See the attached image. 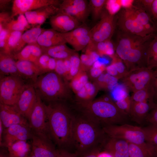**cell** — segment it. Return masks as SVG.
Masks as SVG:
<instances>
[{
  "label": "cell",
  "mask_w": 157,
  "mask_h": 157,
  "mask_svg": "<svg viewBox=\"0 0 157 157\" xmlns=\"http://www.w3.org/2000/svg\"><path fill=\"white\" fill-rule=\"evenodd\" d=\"M155 25L156 26V27L157 28V21L155 23Z\"/></svg>",
  "instance_id": "obj_64"
},
{
  "label": "cell",
  "mask_w": 157,
  "mask_h": 157,
  "mask_svg": "<svg viewBox=\"0 0 157 157\" xmlns=\"http://www.w3.org/2000/svg\"><path fill=\"white\" fill-rule=\"evenodd\" d=\"M150 86L153 92V99L154 102H157V67L154 70Z\"/></svg>",
  "instance_id": "obj_51"
},
{
  "label": "cell",
  "mask_w": 157,
  "mask_h": 157,
  "mask_svg": "<svg viewBox=\"0 0 157 157\" xmlns=\"http://www.w3.org/2000/svg\"><path fill=\"white\" fill-rule=\"evenodd\" d=\"M131 5L123 7L116 16V25L119 31L142 37L153 34L151 33L138 20L132 10Z\"/></svg>",
  "instance_id": "obj_8"
},
{
  "label": "cell",
  "mask_w": 157,
  "mask_h": 157,
  "mask_svg": "<svg viewBox=\"0 0 157 157\" xmlns=\"http://www.w3.org/2000/svg\"><path fill=\"white\" fill-rule=\"evenodd\" d=\"M10 33L5 28L0 31V52H3L4 50L6 42Z\"/></svg>",
  "instance_id": "obj_50"
},
{
  "label": "cell",
  "mask_w": 157,
  "mask_h": 157,
  "mask_svg": "<svg viewBox=\"0 0 157 157\" xmlns=\"http://www.w3.org/2000/svg\"><path fill=\"white\" fill-rule=\"evenodd\" d=\"M41 26V25H37L27 30L22 34L14 49L13 56L22 50L26 44L37 43L39 36L45 29L42 28Z\"/></svg>",
  "instance_id": "obj_24"
},
{
  "label": "cell",
  "mask_w": 157,
  "mask_h": 157,
  "mask_svg": "<svg viewBox=\"0 0 157 157\" xmlns=\"http://www.w3.org/2000/svg\"><path fill=\"white\" fill-rule=\"evenodd\" d=\"M13 56L0 52V74L3 75L20 76L18 72L16 62Z\"/></svg>",
  "instance_id": "obj_26"
},
{
  "label": "cell",
  "mask_w": 157,
  "mask_h": 157,
  "mask_svg": "<svg viewBox=\"0 0 157 157\" xmlns=\"http://www.w3.org/2000/svg\"><path fill=\"white\" fill-rule=\"evenodd\" d=\"M130 99L131 102H140L153 99V92L151 86L133 92ZM154 101V100H153Z\"/></svg>",
  "instance_id": "obj_38"
},
{
  "label": "cell",
  "mask_w": 157,
  "mask_h": 157,
  "mask_svg": "<svg viewBox=\"0 0 157 157\" xmlns=\"http://www.w3.org/2000/svg\"><path fill=\"white\" fill-rule=\"evenodd\" d=\"M118 80L107 73H103L93 81L99 90L110 91L114 90L117 85Z\"/></svg>",
  "instance_id": "obj_31"
},
{
  "label": "cell",
  "mask_w": 157,
  "mask_h": 157,
  "mask_svg": "<svg viewBox=\"0 0 157 157\" xmlns=\"http://www.w3.org/2000/svg\"><path fill=\"white\" fill-rule=\"evenodd\" d=\"M101 149L100 148H97L78 156V157H98V154Z\"/></svg>",
  "instance_id": "obj_56"
},
{
  "label": "cell",
  "mask_w": 157,
  "mask_h": 157,
  "mask_svg": "<svg viewBox=\"0 0 157 157\" xmlns=\"http://www.w3.org/2000/svg\"><path fill=\"white\" fill-rule=\"evenodd\" d=\"M99 90L93 83L89 81L79 91L75 94L73 99L77 101H88L93 100Z\"/></svg>",
  "instance_id": "obj_30"
},
{
  "label": "cell",
  "mask_w": 157,
  "mask_h": 157,
  "mask_svg": "<svg viewBox=\"0 0 157 157\" xmlns=\"http://www.w3.org/2000/svg\"><path fill=\"white\" fill-rule=\"evenodd\" d=\"M72 102V106L76 111L89 118L102 127L122 124L128 116L107 96L88 101L73 100Z\"/></svg>",
  "instance_id": "obj_4"
},
{
  "label": "cell",
  "mask_w": 157,
  "mask_h": 157,
  "mask_svg": "<svg viewBox=\"0 0 157 157\" xmlns=\"http://www.w3.org/2000/svg\"><path fill=\"white\" fill-rule=\"evenodd\" d=\"M147 67L152 69L157 67V33L149 43L147 51Z\"/></svg>",
  "instance_id": "obj_33"
},
{
  "label": "cell",
  "mask_w": 157,
  "mask_h": 157,
  "mask_svg": "<svg viewBox=\"0 0 157 157\" xmlns=\"http://www.w3.org/2000/svg\"><path fill=\"white\" fill-rule=\"evenodd\" d=\"M106 67L104 64L97 60L86 72L89 78L93 82L104 73Z\"/></svg>",
  "instance_id": "obj_40"
},
{
  "label": "cell",
  "mask_w": 157,
  "mask_h": 157,
  "mask_svg": "<svg viewBox=\"0 0 157 157\" xmlns=\"http://www.w3.org/2000/svg\"><path fill=\"white\" fill-rule=\"evenodd\" d=\"M33 85L41 99L48 102L73 100L69 82L54 71L40 75Z\"/></svg>",
  "instance_id": "obj_5"
},
{
  "label": "cell",
  "mask_w": 157,
  "mask_h": 157,
  "mask_svg": "<svg viewBox=\"0 0 157 157\" xmlns=\"http://www.w3.org/2000/svg\"><path fill=\"white\" fill-rule=\"evenodd\" d=\"M56 157H78V154L75 152L61 149H58V153Z\"/></svg>",
  "instance_id": "obj_55"
},
{
  "label": "cell",
  "mask_w": 157,
  "mask_h": 157,
  "mask_svg": "<svg viewBox=\"0 0 157 157\" xmlns=\"http://www.w3.org/2000/svg\"><path fill=\"white\" fill-rule=\"evenodd\" d=\"M88 79L87 72L80 69L69 82L70 87L74 94L83 88L88 81Z\"/></svg>",
  "instance_id": "obj_36"
},
{
  "label": "cell",
  "mask_w": 157,
  "mask_h": 157,
  "mask_svg": "<svg viewBox=\"0 0 157 157\" xmlns=\"http://www.w3.org/2000/svg\"><path fill=\"white\" fill-rule=\"evenodd\" d=\"M91 40L90 34L83 36L72 42L70 44L76 51L83 50L89 43Z\"/></svg>",
  "instance_id": "obj_44"
},
{
  "label": "cell",
  "mask_w": 157,
  "mask_h": 157,
  "mask_svg": "<svg viewBox=\"0 0 157 157\" xmlns=\"http://www.w3.org/2000/svg\"><path fill=\"white\" fill-rule=\"evenodd\" d=\"M155 34L142 37L119 31L115 48V54L128 71L147 67L149 44Z\"/></svg>",
  "instance_id": "obj_3"
},
{
  "label": "cell",
  "mask_w": 157,
  "mask_h": 157,
  "mask_svg": "<svg viewBox=\"0 0 157 157\" xmlns=\"http://www.w3.org/2000/svg\"><path fill=\"white\" fill-rule=\"evenodd\" d=\"M56 65V59L50 57L49 63V72L54 71Z\"/></svg>",
  "instance_id": "obj_59"
},
{
  "label": "cell",
  "mask_w": 157,
  "mask_h": 157,
  "mask_svg": "<svg viewBox=\"0 0 157 157\" xmlns=\"http://www.w3.org/2000/svg\"><path fill=\"white\" fill-rule=\"evenodd\" d=\"M17 19L27 29L31 28V26L28 23L24 15L22 14L19 15Z\"/></svg>",
  "instance_id": "obj_57"
},
{
  "label": "cell",
  "mask_w": 157,
  "mask_h": 157,
  "mask_svg": "<svg viewBox=\"0 0 157 157\" xmlns=\"http://www.w3.org/2000/svg\"><path fill=\"white\" fill-rule=\"evenodd\" d=\"M111 64L106 67V73L118 80L121 79L127 74L128 71L122 60L115 54L111 56Z\"/></svg>",
  "instance_id": "obj_28"
},
{
  "label": "cell",
  "mask_w": 157,
  "mask_h": 157,
  "mask_svg": "<svg viewBox=\"0 0 157 157\" xmlns=\"http://www.w3.org/2000/svg\"><path fill=\"white\" fill-rule=\"evenodd\" d=\"M10 1V0H0V9L1 12L5 11V10L8 7Z\"/></svg>",
  "instance_id": "obj_58"
},
{
  "label": "cell",
  "mask_w": 157,
  "mask_h": 157,
  "mask_svg": "<svg viewBox=\"0 0 157 157\" xmlns=\"http://www.w3.org/2000/svg\"><path fill=\"white\" fill-rule=\"evenodd\" d=\"M116 25V17L114 15L104 10L99 21L90 30L91 40L89 43L110 40Z\"/></svg>",
  "instance_id": "obj_9"
},
{
  "label": "cell",
  "mask_w": 157,
  "mask_h": 157,
  "mask_svg": "<svg viewBox=\"0 0 157 157\" xmlns=\"http://www.w3.org/2000/svg\"><path fill=\"white\" fill-rule=\"evenodd\" d=\"M37 97L33 84H29L24 89L17 103L13 106L28 120L36 102Z\"/></svg>",
  "instance_id": "obj_15"
},
{
  "label": "cell",
  "mask_w": 157,
  "mask_h": 157,
  "mask_svg": "<svg viewBox=\"0 0 157 157\" xmlns=\"http://www.w3.org/2000/svg\"><path fill=\"white\" fill-rule=\"evenodd\" d=\"M31 153L35 157H56L58 149H56L51 139L33 133Z\"/></svg>",
  "instance_id": "obj_16"
},
{
  "label": "cell",
  "mask_w": 157,
  "mask_h": 157,
  "mask_svg": "<svg viewBox=\"0 0 157 157\" xmlns=\"http://www.w3.org/2000/svg\"><path fill=\"white\" fill-rule=\"evenodd\" d=\"M146 143L157 157V126L151 125L142 127Z\"/></svg>",
  "instance_id": "obj_32"
},
{
  "label": "cell",
  "mask_w": 157,
  "mask_h": 157,
  "mask_svg": "<svg viewBox=\"0 0 157 157\" xmlns=\"http://www.w3.org/2000/svg\"><path fill=\"white\" fill-rule=\"evenodd\" d=\"M90 30L85 25H80L72 30L65 33H61V35L66 42L70 44L80 37L89 34Z\"/></svg>",
  "instance_id": "obj_34"
},
{
  "label": "cell",
  "mask_w": 157,
  "mask_h": 157,
  "mask_svg": "<svg viewBox=\"0 0 157 157\" xmlns=\"http://www.w3.org/2000/svg\"><path fill=\"white\" fill-rule=\"evenodd\" d=\"M72 127L74 149L78 156L100 148L107 137L102 127L89 118L74 110Z\"/></svg>",
  "instance_id": "obj_2"
},
{
  "label": "cell",
  "mask_w": 157,
  "mask_h": 157,
  "mask_svg": "<svg viewBox=\"0 0 157 157\" xmlns=\"http://www.w3.org/2000/svg\"><path fill=\"white\" fill-rule=\"evenodd\" d=\"M102 128L108 137L124 140L140 146L148 151L152 157H154L152 151L146 143L142 127L122 124L106 126Z\"/></svg>",
  "instance_id": "obj_6"
},
{
  "label": "cell",
  "mask_w": 157,
  "mask_h": 157,
  "mask_svg": "<svg viewBox=\"0 0 157 157\" xmlns=\"http://www.w3.org/2000/svg\"><path fill=\"white\" fill-rule=\"evenodd\" d=\"M36 93V102L28 120L29 125L33 134L51 140L49 133L44 103Z\"/></svg>",
  "instance_id": "obj_10"
},
{
  "label": "cell",
  "mask_w": 157,
  "mask_h": 157,
  "mask_svg": "<svg viewBox=\"0 0 157 157\" xmlns=\"http://www.w3.org/2000/svg\"><path fill=\"white\" fill-rule=\"evenodd\" d=\"M110 41H108L94 44L89 43L86 48L95 52L99 56L109 55L111 56L114 54L113 49Z\"/></svg>",
  "instance_id": "obj_35"
},
{
  "label": "cell",
  "mask_w": 157,
  "mask_h": 157,
  "mask_svg": "<svg viewBox=\"0 0 157 157\" xmlns=\"http://www.w3.org/2000/svg\"><path fill=\"white\" fill-rule=\"evenodd\" d=\"M155 103L152 100L140 102H131L129 116L134 121L141 124L145 120Z\"/></svg>",
  "instance_id": "obj_21"
},
{
  "label": "cell",
  "mask_w": 157,
  "mask_h": 157,
  "mask_svg": "<svg viewBox=\"0 0 157 157\" xmlns=\"http://www.w3.org/2000/svg\"><path fill=\"white\" fill-rule=\"evenodd\" d=\"M145 121L149 125L157 126V102L154 106L147 115Z\"/></svg>",
  "instance_id": "obj_49"
},
{
  "label": "cell",
  "mask_w": 157,
  "mask_h": 157,
  "mask_svg": "<svg viewBox=\"0 0 157 157\" xmlns=\"http://www.w3.org/2000/svg\"><path fill=\"white\" fill-rule=\"evenodd\" d=\"M66 101L44 104L49 134L52 141L59 149L70 151L74 149L72 127L74 112Z\"/></svg>",
  "instance_id": "obj_1"
},
{
  "label": "cell",
  "mask_w": 157,
  "mask_h": 157,
  "mask_svg": "<svg viewBox=\"0 0 157 157\" xmlns=\"http://www.w3.org/2000/svg\"><path fill=\"white\" fill-rule=\"evenodd\" d=\"M58 13L67 14L84 22L90 13L88 4L85 0H64L59 6Z\"/></svg>",
  "instance_id": "obj_12"
},
{
  "label": "cell",
  "mask_w": 157,
  "mask_h": 157,
  "mask_svg": "<svg viewBox=\"0 0 157 157\" xmlns=\"http://www.w3.org/2000/svg\"><path fill=\"white\" fill-rule=\"evenodd\" d=\"M33 133L29 125L16 124L3 129L2 144L7 147L16 142L31 139Z\"/></svg>",
  "instance_id": "obj_13"
},
{
  "label": "cell",
  "mask_w": 157,
  "mask_h": 157,
  "mask_svg": "<svg viewBox=\"0 0 157 157\" xmlns=\"http://www.w3.org/2000/svg\"><path fill=\"white\" fill-rule=\"evenodd\" d=\"M10 157H27L31 152V145L27 141H17L7 147Z\"/></svg>",
  "instance_id": "obj_29"
},
{
  "label": "cell",
  "mask_w": 157,
  "mask_h": 157,
  "mask_svg": "<svg viewBox=\"0 0 157 157\" xmlns=\"http://www.w3.org/2000/svg\"><path fill=\"white\" fill-rule=\"evenodd\" d=\"M108 0H90L88 3L90 12L94 21L100 19Z\"/></svg>",
  "instance_id": "obj_37"
},
{
  "label": "cell",
  "mask_w": 157,
  "mask_h": 157,
  "mask_svg": "<svg viewBox=\"0 0 157 157\" xmlns=\"http://www.w3.org/2000/svg\"><path fill=\"white\" fill-rule=\"evenodd\" d=\"M154 0L133 1L132 4L145 11L148 15Z\"/></svg>",
  "instance_id": "obj_48"
},
{
  "label": "cell",
  "mask_w": 157,
  "mask_h": 157,
  "mask_svg": "<svg viewBox=\"0 0 157 157\" xmlns=\"http://www.w3.org/2000/svg\"><path fill=\"white\" fill-rule=\"evenodd\" d=\"M129 157H152L149 153L138 145L129 142Z\"/></svg>",
  "instance_id": "obj_42"
},
{
  "label": "cell",
  "mask_w": 157,
  "mask_h": 157,
  "mask_svg": "<svg viewBox=\"0 0 157 157\" xmlns=\"http://www.w3.org/2000/svg\"><path fill=\"white\" fill-rule=\"evenodd\" d=\"M98 157H113L110 154L104 151L99 153L98 155Z\"/></svg>",
  "instance_id": "obj_61"
},
{
  "label": "cell",
  "mask_w": 157,
  "mask_h": 157,
  "mask_svg": "<svg viewBox=\"0 0 157 157\" xmlns=\"http://www.w3.org/2000/svg\"><path fill=\"white\" fill-rule=\"evenodd\" d=\"M3 126L1 120H0V145L2 144V136L3 131Z\"/></svg>",
  "instance_id": "obj_60"
},
{
  "label": "cell",
  "mask_w": 157,
  "mask_h": 157,
  "mask_svg": "<svg viewBox=\"0 0 157 157\" xmlns=\"http://www.w3.org/2000/svg\"><path fill=\"white\" fill-rule=\"evenodd\" d=\"M51 57L46 54H42L39 58L36 65L40 70L42 74L49 72V60Z\"/></svg>",
  "instance_id": "obj_45"
},
{
  "label": "cell",
  "mask_w": 157,
  "mask_h": 157,
  "mask_svg": "<svg viewBox=\"0 0 157 157\" xmlns=\"http://www.w3.org/2000/svg\"><path fill=\"white\" fill-rule=\"evenodd\" d=\"M42 54L41 47L36 43L27 45L13 57L15 60L29 61L36 65Z\"/></svg>",
  "instance_id": "obj_25"
},
{
  "label": "cell",
  "mask_w": 157,
  "mask_h": 157,
  "mask_svg": "<svg viewBox=\"0 0 157 157\" xmlns=\"http://www.w3.org/2000/svg\"><path fill=\"white\" fill-rule=\"evenodd\" d=\"M42 53L46 54L56 59H64L69 58L76 52L65 44L49 47H41Z\"/></svg>",
  "instance_id": "obj_27"
},
{
  "label": "cell",
  "mask_w": 157,
  "mask_h": 157,
  "mask_svg": "<svg viewBox=\"0 0 157 157\" xmlns=\"http://www.w3.org/2000/svg\"><path fill=\"white\" fill-rule=\"evenodd\" d=\"M16 62L19 74L24 79L31 80L33 83L38 77L42 74L37 66L33 62L24 60H17Z\"/></svg>",
  "instance_id": "obj_23"
},
{
  "label": "cell",
  "mask_w": 157,
  "mask_h": 157,
  "mask_svg": "<svg viewBox=\"0 0 157 157\" xmlns=\"http://www.w3.org/2000/svg\"><path fill=\"white\" fill-rule=\"evenodd\" d=\"M149 15L155 24L157 21V0H154Z\"/></svg>",
  "instance_id": "obj_54"
},
{
  "label": "cell",
  "mask_w": 157,
  "mask_h": 157,
  "mask_svg": "<svg viewBox=\"0 0 157 157\" xmlns=\"http://www.w3.org/2000/svg\"><path fill=\"white\" fill-rule=\"evenodd\" d=\"M54 71L65 79L67 74L64 64L63 59H56V65Z\"/></svg>",
  "instance_id": "obj_53"
},
{
  "label": "cell",
  "mask_w": 157,
  "mask_h": 157,
  "mask_svg": "<svg viewBox=\"0 0 157 157\" xmlns=\"http://www.w3.org/2000/svg\"><path fill=\"white\" fill-rule=\"evenodd\" d=\"M0 120L4 129L16 124L29 125L28 120L13 106L0 104Z\"/></svg>",
  "instance_id": "obj_17"
},
{
  "label": "cell",
  "mask_w": 157,
  "mask_h": 157,
  "mask_svg": "<svg viewBox=\"0 0 157 157\" xmlns=\"http://www.w3.org/2000/svg\"><path fill=\"white\" fill-rule=\"evenodd\" d=\"M12 19L11 15L6 11L2 12L0 13V31L5 28L7 24Z\"/></svg>",
  "instance_id": "obj_52"
},
{
  "label": "cell",
  "mask_w": 157,
  "mask_h": 157,
  "mask_svg": "<svg viewBox=\"0 0 157 157\" xmlns=\"http://www.w3.org/2000/svg\"><path fill=\"white\" fill-rule=\"evenodd\" d=\"M102 149L113 157H129V142L124 140L108 136Z\"/></svg>",
  "instance_id": "obj_19"
},
{
  "label": "cell",
  "mask_w": 157,
  "mask_h": 157,
  "mask_svg": "<svg viewBox=\"0 0 157 157\" xmlns=\"http://www.w3.org/2000/svg\"><path fill=\"white\" fill-rule=\"evenodd\" d=\"M71 67L67 80L70 81L79 72L80 70L81 61L80 57L76 52L70 58Z\"/></svg>",
  "instance_id": "obj_41"
},
{
  "label": "cell",
  "mask_w": 157,
  "mask_h": 157,
  "mask_svg": "<svg viewBox=\"0 0 157 157\" xmlns=\"http://www.w3.org/2000/svg\"><path fill=\"white\" fill-rule=\"evenodd\" d=\"M27 157H35L31 153Z\"/></svg>",
  "instance_id": "obj_63"
},
{
  "label": "cell",
  "mask_w": 157,
  "mask_h": 157,
  "mask_svg": "<svg viewBox=\"0 0 157 157\" xmlns=\"http://www.w3.org/2000/svg\"><path fill=\"white\" fill-rule=\"evenodd\" d=\"M29 83L17 76H2L0 81V104L13 106Z\"/></svg>",
  "instance_id": "obj_7"
},
{
  "label": "cell",
  "mask_w": 157,
  "mask_h": 157,
  "mask_svg": "<svg viewBox=\"0 0 157 157\" xmlns=\"http://www.w3.org/2000/svg\"><path fill=\"white\" fill-rule=\"evenodd\" d=\"M153 71L147 67L134 69L120 80L127 89L133 93L150 86Z\"/></svg>",
  "instance_id": "obj_11"
},
{
  "label": "cell",
  "mask_w": 157,
  "mask_h": 157,
  "mask_svg": "<svg viewBox=\"0 0 157 157\" xmlns=\"http://www.w3.org/2000/svg\"><path fill=\"white\" fill-rule=\"evenodd\" d=\"M0 157H10L8 154H6L3 153H0Z\"/></svg>",
  "instance_id": "obj_62"
},
{
  "label": "cell",
  "mask_w": 157,
  "mask_h": 157,
  "mask_svg": "<svg viewBox=\"0 0 157 157\" xmlns=\"http://www.w3.org/2000/svg\"><path fill=\"white\" fill-rule=\"evenodd\" d=\"M61 3L58 0H14L13 1L11 18L48 6H59Z\"/></svg>",
  "instance_id": "obj_14"
},
{
  "label": "cell",
  "mask_w": 157,
  "mask_h": 157,
  "mask_svg": "<svg viewBox=\"0 0 157 157\" xmlns=\"http://www.w3.org/2000/svg\"><path fill=\"white\" fill-rule=\"evenodd\" d=\"M118 108L123 112L129 116L131 104L130 97L127 93L115 101Z\"/></svg>",
  "instance_id": "obj_43"
},
{
  "label": "cell",
  "mask_w": 157,
  "mask_h": 157,
  "mask_svg": "<svg viewBox=\"0 0 157 157\" xmlns=\"http://www.w3.org/2000/svg\"><path fill=\"white\" fill-rule=\"evenodd\" d=\"M41 47H49L65 44L66 42L60 33L52 28L45 29L39 36L37 41Z\"/></svg>",
  "instance_id": "obj_22"
},
{
  "label": "cell",
  "mask_w": 157,
  "mask_h": 157,
  "mask_svg": "<svg viewBox=\"0 0 157 157\" xmlns=\"http://www.w3.org/2000/svg\"><path fill=\"white\" fill-rule=\"evenodd\" d=\"M50 24L52 29L61 33L71 31L80 26V22L67 14L58 13L51 17Z\"/></svg>",
  "instance_id": "obj_18"
},
{
  "label": "cell",
  "mask_w": 157,
  "mask_h": 157,
  "mask_svg": "<svg viewBox=\"0 0 157 157\" xmlns=\"http://www.w3.org/2000/svg\"><path fill=\"white\" fill-rule=\"evenodd\" d=\"M23 32L15 31L10 33L8 38L3 52L13 56V53Z\"/></svg>",
  "instance_id": "obj_39"
},
{
  "label": "cell",
  "mask_w": 157,
  "mask_h": 157,
  "mask_svg": "<svg viewBox=\"0 0 157 157\" xmlns=\"http://www.w3.org/2000/svg\"><path fill=\"white\" fill-rule=\"evenodd\" d=\"M80 59V69L86 72L88 71L94 63L85 53L81 55Z\"/></svg>",
  "instance_id": "obj_47"
},
{
  "label": "cell",
  "mask_w": 157,
  "mask_h": 157,
  "mask_svg": "<svg viewBox=\"0 0 157 157\" xmlns=\"http://www.w3.org/2000/svg\"><path fill=\"white\" fill-rule=\"evenodd\" d=\"M59 6L49 5L26 13L25 16L29 24L41 25L50 17L57 14Z\"/></svg>",
  "instance_id": "obj_20"
},
{
  "label": "cell",
  "mask_w": 157,
  "mask_h": 157,
  "mask_svg": "<svg viewBox=\"0 0 157 157\" xmlns=\"http://www.w3.org/2000/svg\"><path fill=\"white\" fill-rule=\"evenodd\" d=\"M5 28L10 33L15 31L24 32L26 28L17 19H12L6 25Z\"/></svg>",
  "instance_id": "obj_46"
}]
</instances>
